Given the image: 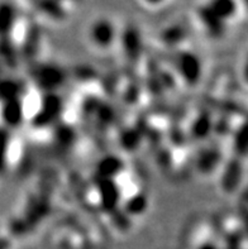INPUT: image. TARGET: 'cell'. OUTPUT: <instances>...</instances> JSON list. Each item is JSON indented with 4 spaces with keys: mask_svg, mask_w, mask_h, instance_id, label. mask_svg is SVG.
Instances as JSON below:
<instances>
[{
    "mask_svg": "<svg viewBox=\"0 0 248 249\" xmlns=\"http://www.w3.org/2000/svg\"><path fill=\"white\" fill-rule=\"evenodd\" d=\"M18 20L17 8L12 3H0V37L6 38Z\"/></svg>",
    "mask_w": 248,
    "mask_h": 249,
    "instance_id": "cell-5",
    "label": "cell"
},
{
    "mask_svg": "<svg viewBox=\"0 0 248 249\" xmlns=\"http://www.w3.org/2000/svg\"><path fill=\"white\" fill-rule=\"evenodd\" d=\"M23 118H24V107L18 96L4 100L3 107H1V119L6 128L19 125Z\"/></svg>",
    "mask_w": 248,
    "mask_h": 249,
    "instance_id": "cell-4",
    "label": "cell"
},
{
    "mask_svg": "<svg viewBox=\"0 0 248 249\" xmlns=\"http://www.w3.org/2000/svg\"><path fill=\"white\" fill-rule=\"evenodd\" d=\"M9 133L5 128H0V174L5 170L8 152H9Z\"/></svg>",
    "mask_w": 248,
    "mask_h": 249,
    "instance_id": "cell-9",
    "label": "cell"
},
{
    "mask_svg": "<svg viewBox=\"0 0 248 249\" xmlns=\"http://www.w3.org/2000/svg\"><path fill=\"white\" fill-rule=\"evenodd\" d=\"M123 168V163L115 156H105L97 164V174L103 180H114Z\"/></svg>",
    "mask_w": 248,
    "mask_h": 249,
    "instance_id": "cell-6",
    "label": "cell"
},
{
    "mask_svg": "<svg viewBox=\"0 0 248 249\" xmlns=\"http://www.w3.org/2000/svg\"><path fill=\"white\" fill-rule=\"evenodd\" d=\"M177 71L181 77L189 84L198 82L201 76V63L199 57L191 52H182L177 57L176 62Z\"/></svg>",
    "mask_w": 248,
    "mask_h": 249,
    "instance_id": "cell-3",
    "label": "cell"
},
{
    "mask_svg": "<svg viewBox=\"0 0 248 249\" xmlns=\"http://www.w3.org/2000/svg\"><path fill=\"white\" fill-rule=\"evenodd\" d=\"M89 43L101 51L109 50L116 43L118 28L113 19L107 16H99L89 23L86 28Z\"/></svg>",
    "mask_w": 248,
    "mask_h": 249,
    "instance_id": "cell-2",
    "label": "cell"
},
{
    "mask_svg": "<svg viewBox=\"0 0 248 249\" xmlns=\"http://www.w3.org/2000/svg\"><path fill=\"white\" fill-rule=\"evenodd\" d=\"M119 200V190L114 186V180H103L100 185V201L105 210L115 209Z\"/></svg>",
    "mask_w": 248,
    "mask_h": 249,
    "instance_id": "cell-7",
    "label": "cell"
},
{
    "mask_svg": "<svg viewBox=\"0 0 248 249\" xmlns=\"http://www.w3.org/2000/svg\"><path fill=\"white\" fill-rule=\"evenodd\" d=\"M63 76L60 70L56 67H43V69L38 72L37 80L41 84L42 88L52 89L56 85H60L62 81Z\"/></svg>",
    "mask_w": 248,
    "mask_h": 249,
    "instance_id": "cell-8",
    "label": "cell"
},
{
    "mask_svg": "<svg viewBox=\"0 0 248 249\" xmlns=\"http://www.w3.org/2000/svg\"><path fill=\"white\" fill-rule=\"evenodd\" d=\"M198 249H219V247L217 244L211 243V242H205L201 246H199Z\"/></svg>",
    "mask_w": 248,
    "mask_h": 249,
    "instance_id": "cell-11",
    "label": "cell"
},
{
    "mask_svg": "<svg viewBox=\"0 0 248 249\" xmlns=\"http://www.w3.org/2000/svg\"><path fill=\"white\" fill-rule=\"evenodd\" d=\"M238 10V0H204L196 8V18L207 35L217 39L226 35Z\"/></svg>",
    "mask_w": 248,
    "mask_h": 249,
    "instance_id": "cell-1",
    "label": "cell"
},
{
    "mask_svg": "<svg viewBox=\"0 0 248 249\" xmlns=\"http://www.w3.org/2000/svg\"><path fill=\"white\" fill-rule=\"evenodd\" d=\"M170 1L171 0H138L139 4L148 9H160V8L166 6Z\"/></svg>",
    "mask_w": 248,
    "mask_h": 249,
    "instance_id": "cell-10",
    "label": "cell"
}]
</instances>
